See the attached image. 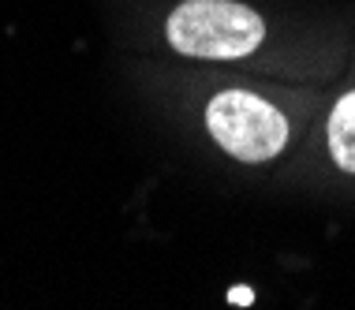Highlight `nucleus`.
<instances>
[{
  "mask_svg": "<svg viewBox=\"0 0 355 310\" xmlns=\"http://www.w3.org/2000/svg\"><path fill=\"white\" fill-rule=\"evenodd\" d=\"M206 123L236 161H270L288 142V120L247 90H225L209 101Z\"/></svg>",
  "mask_w": 355,
  "mask_h": 310,
  "instance_id": "nucleus-2",
  "label": "nucleus"
},
{
  "mask_svg": "<svg viewBox=\"0 0 355 310\" xmlns=\"http://www.w3.org/2000/svg\"><path fill=\"white\" fill-rule=\"evenodd\" d=\"M329 153L344 172H355V90L344 94L329 116Z\"/></svg>",
  "mask_w": 355,
  "mask_h": 310,
  "instance_id": "nucleus-3",
  "label": "nucleus"
},
{
  "mask_svg": "<svg viewBox=\"0 0 355 310\" xmlns=\"http://www.w3.org/2000/svg\"><path fill=\"white\" fill-rule=\"evenodd\" d=\"M266 37V23L236 0H187L168 15V42L184 56L239 60Z\"/></svg>",
  "mask_w": 355,
  "mask_h": 310,
  "instance_id": "nucleus-1",
  "label": "nucleus"
},
{
  "mask_svg": "<svg viewBox=\"0 0 355 310\" xmlns=\"http://www.w3.org/2000/svg\"><path fill=\"white\" fill-rule=\"evenodd\" d=\"M251 299H254L251 288H232V292H228V303L232 307H251Z\"/></svg>",
  "mask_w": 355,
  "mask_h": 310,
  "instance_id": "nucleus-4",
  "label": "nucleus"
}]
</instances>
